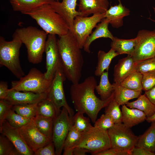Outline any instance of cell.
<instances>
[{
  "label": "cell",
  "mask_w": 155,
  "mask_h": 155,
  "mask_svg": "<svg viewBox=\"0 0 155 155\" xmlns=\"http://www.w3.org/2000/svg\"><path fill=\"white\" fill-rule=\"evenodd\" d=\"M97 85L93 76H90L82 82L72 84L70 88L71 98L77 112L86 114L94 123L99 112L105 108L114 99V92L108 99L102 100L95 95Z\"/></svg>",
  "instance_id": "6da1fadb"
},
{
  "label": "cell",
  "mask_w": 155,
  "mask_h": 155,
  "mask_svg": "<svg viewBox=\"0 0 155 155\" xmlns=\"http://www.w3.org/2000/svg\"><path fill=\"white\" fill-rule=\"evenodd\" d=\"M57 44L60 67L66 78L72 84L79 82L84 63L81 49L70 30L59 36Z\"/></svg>",
  "instance_id": "7a4b0ae2"
},
{
  "label": "cell",
  "mask_w": 155,
  "mask_h": 155,
  "mask_svg": "<svg viewBox=\"0 0 155 155\" xmlns=\"http://www.w3.org/2000/svg\"><path fill=\"white\" fill-rule=\"evenodd\" d=\"M22 14L30 16L48 34L65 35L70 30L67 24L51 4L43 5Z\"/></svg>",
  "instance_id": "3957f363"
},
{
  "label": "cell",
  "mask_w": 155,
  "mask_h": 155,
  "mask_svg": "<svg viewBox=\"0 0 155 155\" xmlns=\"http://www.w3.org/2000/svg\"><path fill=\"white\" fill-rule=\"evenodd\" d=\"M13 34L25 44L29 61L33 64L40 63L48 34L43 30L31 26L17 28Z\"/></svg>",
  "instance_id": "277c9868"
},
{
  "label": "cell",
  "mask_w": 155,
  "mask_h": 155,
  "mask_svg": "<svg viewBox=\"0 0 155 155\" xmlns=\"http://www.w3.org/2000/svg\"><path fill=\"white\" fill-rule=\"evenodd\" d=\"M12 40L7 41L0 36V64L8 69L18 78L25 75L20 65V51L22 43L15 35Z\"/></svg>",
  "instance_id": "5b68a950"
},
{
  "label": "cell",
  "mask_w": 155,
  "mask_h": 155,
  "mask_svg": "<svg viewBox=\"0 0 155 155\" xmlns=\"http://www.w3.org/2000/svg\"><path fill=\"white\" fill-rule=\"evenodd\" d=\"M52 81L45 78L44 73L34 67L30 70L27 75L19 80L12 81L11 88L21 92L46 93Z\"/></svg>",
  "instance_id": "8992f818"
},
{
  "label": "cell",
  "mask_w": 155,
  "mask_h": 155,
  "mask_svg": "<svg viewBox=\"0 0 155 155\" xmlns=\"http://www.w3.org/2000/svg\"><path fill=\"white\" fill-rule=\"evenodd\" d=\"M75 147L86 149L93 155L111 148L108 131L93 126L89 130L82 133Z\"/></svg>",
  "instance_id": "52a82bcc"
},
{
  "label": "cell",
  "mask_w": 155,
  "mask_h": 155,
  "mask_svg": "<svg viewBox=\"0 0 155 155\" xmlns=\"http://www.w3.org/2000/svg\"><path fill=\"white\" fill-rule=\"evenodd\" d=\"M107 131L111 148L129 152L131 155V151L135 146L138 137L134 135L130 128L122 123L115 124Z\"/></svg>",
  "instance_id": "ba28073f"
},
{
  "label": "cell",
  "mask_w": 155,
  "mask_h": 155,
  "mask_svg": "<svg viewBox=\"0 0 155 155\" xmlns=\"http://www.w3.org/2000/svg\"><path fill=\"white\" fill-rule=\"evenodd\" d=\"M105 13L93 14L90 17L81 15L75 18L71 32L80 47L83 48L84 43L97 24L104 18Z\"/></svg>",
  "instance_id": "9c48e42d"
},
{
  "label": "cell",
  "mask_w": 155,
  "mask_h": 155,
  "mask_svg": "<svg viewBox=\"0 0 155 155\" xmlns=\"http://www.w3.org/2000/svg\"><path fill=\"white\" fill-rule=\"evenodd\" d=\"M66 78L60 66L56 72L47 93L46 98L54 104L59 115L60 108H65L69 116L72 117L74 111L67 101L63 88V83Z\"/></svg>",
  "instance_id": "30bf717a"
},
{
  "label": "cell",
  "mask_w": 155,
  "mask_h": 155,
  "mask_svg": "<svg viewBox=\"0 0 155 155\" xmlns=\"http://www.w3.org/2000/svg\"><path fill=\"white\" fill-rule=\"evenodd\" d=\"M73 125L72 117L69 116L67 109L63 107L53 123L52 141L55 146L56 155L61 154L64 142Z\"/></svg>",
  "instance_id": "8fae6325"
},
{
  "label": "cell",
  "mask_w": 155,
  "mask_h": 155,
  "mask_svg": "<svg viewBox=\"0 0 155 155\" xmlns=\"http://www.w3.org/2000/svg\"><path fill=\"white\" fill-rule=\"evenodd\" d=\"M137 42L132 55L134 61L138 62L155 57V30L139 31Z\"/></svg>",
  "instance_id": "7c38bea8"
},
{
  "label": "cell",
  "mask_w": 155,
  "mask_h": 155,
  "mask_svg": "<svg viewBox=\"0 0 155 155\" xmlns=\"http://www.w3.org/2000/svg\"><path fill=\"white\" fill-rule=\"evenodd\" d=\"M56 35L48 34L44 52L46 55V71L44 73L45 78L52 81L60 66L59 52Z\"/></svg>",
  "instance_id": "4fadbf2b"
},
{
  "label": "cell",
  "mask_w": 155,
  "mask_h": 155,
  "mask_svg": "<svg viewBox=\"0 0 155 155\" xmlns=\"http://www.w3.org/2000/svg\"><path fill=\"white\" fill-rule=\"evenodd\" d=\"M18 129L26 144L34 152L53 142L38 130L32 119L30 122Z\"/></svg>",
  "instance_id": "5bb4252c"
},
{
  "label": "cell",
  "mask_w": 155,
  "mask_h": 155,
  "mask_svg": "<svg viewBox=\"0 0 155 155\" xmlns=\"http://www.w3.org/2000/svg\"><path fill=\"white\" fill-rule=\"evenodd\" d=\"M0 132L12 143L21 155H34V152L26 144L18 129L11 126L6 120L0 126Z\"/></svg>",
  "instance_id": "9a60e30c"
},
{
  "label": "cell",
  "mask_w": 155,
  "mask_h": 155,
  "mask_svg": "<svg viewBox=\"0 0 155 155\" xmlns=\"http://www.w3.org/2000/svg\"><path fill=\"white\" fill-rule=\"evenodd\" d=\"M60 2L55 1L51 4L53 9L60 15L72 30L75 18L82 14L76 9L77 0H62Z\"/></svg>",
  "instance_id": "2e32d148"
},
{
  "label": "cell",
  "mask_w": 155,
  "mask_h": 155,
  "mask_svg": "<svg viewBox=\"0 0 155 155\" xmlns=\"http://www.w3.org/2000/svg\"><path fill=\"white\" fill-rule=\"evenodd\" d=\"M47 97L46 93L37 94L9 89L5 99L13 105L37 103Z\"/></svg>",
  "instance_id": "e0dca14e"
},
{
  "label": "cell",
  "mask_w": 155,
  "mask_h": 155,
  "mask_svg": "<svg viewBox=\"0 0 155 155\" xmlns=\"http://www.w3.org/2000/svg\"><path fill=\"white\" fill-rule=\"evenodd\" d=\"M78 11L84 16L102 14L108 9V0H79Z\"/></svg>",
  "instance_id": "ac0fdd59"
},
{
  "label": "cell",
  "mask_w": 155,
  "mask_h": 155,
  "mask_svg": "<svg viewBox=\"0 0 155 155\" xmlns=\"http://www.w3.org/2000/svg\"><path fill=\"white\" fill-rule=\"evenodd\" d=\"M135 62L131 55H128L120 59L114 69V83L120 84L127 76L135 70Z\"/></svg>",
  "instance_id": "d6986e66"
},
{
  "label": "cell",
  "mask_w": 155,
  "mask_h": 155,
  "mask_svg": "<svg viewBox=\"0 0 155 155\" xmlns=\"http://www.w3.org/2000/svg\"><path fill=\"white\" fill-rule=\"evenodd\" d=\"M118 5L111 6L105 12L104 17L107 19L112 26L118 28L123 25V19L129 16L130 11L122 5L121 0H118Z\"/></svg>",
  "instance_id": "ffe728a7"
},
{
  "label": "cell",
  "mask_w": 155,
  "mask_h": 155,
  "mask_svg": "<svg viewBox=\"0 0 155 155\" xmlns=\"http://www.w3.org/2000/svg\"><path fill=\"white\" fill-rule=\"evenodd\" d=\"M109 21L104 18L97 25L94 31L87 38L83 46V49L86 52L90 53V46L92 42L100 38H108L111 40L114 38L108 29Z\"/></svg>",
  "instance_id": "44dd1931"
},
{
  "label": "cell",
  "mask_w": 155,
  "mask_h": 155,
  "mask_svg": "<svg viewBox=\"0 0 155 155\" xmlns=\"http://www.w3.org/2000/svg\"><path fill=\"white\" fill-rule=\"evenodd\" d=\"M121 111L122 123L126 127L130 128L143 122L147 118L143 111L137 109L129 108L126 104L122 105Z\"/></svg>",
  "instance_id": "7402d4cb"
},
{
  "label": "cell",
  "mask_w": 155,
  "mask_h": 155,
  "mask_svg": "<svg viewBox=\"0 0 155 155\" xmlns=\"http://www.w3.org/2000/svg\"><path fill=\"white\" fill-rule=\"evenodd\" d=\"M114 91V100L120 105L126 104L131 99L137 98L142 91H134L122 86L120 84H113Z\"/></svg>",
  "instance_id": "603a6c76"
},
{
  "label": "cell",
  "mask_w": 155,
  "mask_h": 155,
  "mask_svg": "<svg viewBox=\"0 0 155 155\" xmlns=\"http://www.w3.org/2000/svg\"><path fill=\"white\" fill-rule=\"evenodd\" d=\"M13 10L22 13L46 4H51L54 0H9Z\"/></svg>",
  "instance_id": "cb8c5ba5"
},
{
  "label": "cell",
  "mask_w": 155,
  "mask_h": 155,
  "mask_svg": "<svg viewBox=\"0 0 155 155\" xmlns=\"http://www.w3.org/2000/svg\"><path fill=\"white\" fill-rule=\"evenodd\" d=\"M137 42V37L129 39H124L115 37L111 43V48L119 55L126 54L132 55Z\"/></svg>",
  "instance_id": "d4e9b609"
},
{
  "label": "cell",
  "mask_w": 155,
  "mask_h": 155,
  "mask_svg": "<svg viewBox=\"0 0 155 155\" xmlns=\"http://www.w3.org/2000/svg\"><path fill=\"white\" fill-rule=\"evenodd\" d=\"M119 55L111 48L107 52L99 50L97 54L98 63L94 72L95 75L100 76L105 71H108L112 60Z\"/></svg>",
  "instance_id": "484cf974"
},
{
  "label": "cell",
  "mask_w": 155,
  "mask_h": 155,
  "mask_svg": "<svg viewBox=\"0 0 155 155\" xmlns=\"http://www.w3.org/2000/svg\"><path fill=\"white\" fill-rule=\"evenodd\" d=\"M126 105L129 108L137 109L143 111L147 118L151 117L155 113V105L144 94L140 95L134 101L128 102Z\"/></svg>",
  "instance_id": "4316f807"
},
{
  "label": "cell",
  "mask_w": 155,
  "mask_h": 155,
  "mask_svg": "<svg viewBox=\"0 0 155 155\" xmlns=\"http://www.w3.org/2000/svg\"><path fill=\"white\" fill-rule=\"evenodd\" d=\"M135 146L142 147L150 151H155V121L151 122L150 127L142 135L138 137Z\"/></svg>",
  "instance_id": "83f0119b"
},
{
  "label": "cell",
  "mask_w": 155,
  "mask_h": 155,
  "mask_svg": "<svg viewBox=\"0 0 155 155\" xmlns=\"http://www.w3.org/2000/svg\"><path fill=\"white\" fill-rule=\"evenodd\" d=\"M54 120L52 118L38 115L32 119L34 124L38 130L52 140Z\"/></svg>",
  "instance_id": "f1b7e54d"
},
{
  "label": "cell",
  "mask_w": 155,
  "mask_h": 155,
  "mask_svg": "<svg viewBox=\"0 0 155 155\" xmlns=\"http://www.w3.org/2000/svg\"><path fill=\"white\" fill-rule=\"evenodd\" d=\"M95 90L102 100L107 99L113 94V85L109 81L108 71L104 72L100 75L99 83L97 85Z\"/></svg>",
  "instance_id": "f546056e"
},
{
  "label": "cell",
  "mask_w": 155,
  "mask_h": 155,
  "mask_svg": "<svg viewBox=\"0 0 155 155\" xmlns=\"http://www.w3.org/2000/svg\"><path fill=\"white\" fill-rule=\"evenodd\" d=\"M142 74L134 71L120 84L123 86L130 90L142 91Z\"/></svg>",
  "instance_id": "4dcf8cb0"
},
{
  "label": "cell",
  "mask_w": 155,
  "mask_h": 155,
  "mask_svg": "<svg viewBox=\"0 0 155 155\" xmlns=\"http://www.w3.org/2000/svg\"><path fill=\"white\" fill-rule=\"evenodd\" d=\"M37 115L55 119L58 115L54 104L47 98L38 103Z\"/></svg>",
  "instance_id": "1f68e13d"
},
{
  "label": "cell",
  "mask_w": 155,
  "mask_h": 155,
  "mask_svg": "<svg viewBox=\"0 0 155 155\" xmlns=\"http://www.w3.org/2000/svg\"><path fill=\"white\" fill-rule=\"evenodd\" d=\"M37 104L13 105L12 108L22 116L32 119L37 115Z\"/></svg>",
  "instance_id": "d6a6232c"
},
{
  "label": "cell",
  "mask_w": 155,
  "mask_h": 155,
  "mask_svg": "<svg viewBox=\"0 0 155 155\" xmlns=\"http://www.w3.org/2000/svg\"><path fill=\"white\" fill-rule=\"evenodd\" d=\"M32 119L26 118L17 113L12 108L8 111L5 118V120L11 126L17 129L27 124Z\"/></svg>",
  "instance_id": "836d02e7"
},
{
  "label": "cell",
  "mask_w": 155,
  "mask_h": 155,
  "mask_svg": "<svg viewBox=\"0 0 155 155\" xmlns=\"http://www.w3.org/2000/svg\"><path fill=\"white\" fill-rule=\"evenodd\" d=\"M119 106L113 99L105 107V114L110 116L115 124L122 123L123 115Z\"/></svg>",
  "instance_id": "e575fe53"
},
{
  "label": "cell",
  "mask_w": 155,
  "mask_h": 155,
  "mask_svg": "<svg viewBox=\"0 0 155 155\" xmlns=\"http://www.w3.org/2000/svg\"><path fill=\"white\" fill-rule=\"evenodd\" d=\"M84 114L77 112L72 117L73 125L82 133L88 131L93 126L91 124L90 119L84 116Z\"/></svg>",
  "instance_id": "d590c367"
},
{
  "label": "cell",
  "mask_w": 155,
  "mask_h": 155,
  "mask_svg": "<svg viewBox=\"0 0 155 155\" xmlns=\"http://www.w3.org/2000/svg\"><path fill=\"white\" fill-rule=\"evenodd\" d=\"M0 155H21L12 143L2 134L0 136Z\"/></svg>",
  "instance_id": "8d00e7d4"
},
{
  "label": "cell",
  "mask_w": 155,
  "mask_h": 155,
  "mask_svg": "<svg viewBox=\"0 0 155 155\" xmlns=\"http://www.w3.org/2000/svg\"><path fill=\"white\" fill-rule=\"evenodd\" d=\"M82 133L73 125L70 129L64 142L63 150L69 148H74L80 139Z\"/></svg>",
  "instance_id": "74e56055"
},
{
  "label": "cell",
  "mask_w": 155,
  "mask_h": 155,
  "mask_svg": "<svg viewBox=\"0 0 155 155\" xmlns=\"http://www.w3.org/2000/svg\"><path fill=\"white\" fill-rule=\"evenodd\" d=\"M135 70L142 74L155 71V57L135 62Z\"/></svg>",
  "instance_id": "f35d334b"
},
{
  "label": "cell",
  "mask_w": 155,
  "mask_h": 155,
  "mask_svg": "<svg viewBox=\"0 0 155 155\" xmlns=\"http://www.w3.org/2000/svg\"><path fill=\"white\" fill-rule=\"evenodd\" d=\"M94 123V126L105 131H108L115 124L111 117L105 114L102 115Z\"/></svg>",
  "instance_id": "ab89813d"
},
{
  "label": "cell",
  "mask_w": 155,
  "mask_h": 155,
  "mask_svg": "<svg viewBox=\"0 0 155 155\" xmlns=\"http://www.w3.org/2000/svg\"><path fill=\"white\" fill-rule=\"evenodd\" d=\"M142 75V90L146 91L155 86V71L149 72Z\"/></svg>",
  "instance_id": "60d3db41"
},
{
  "label": "cell",
  "mask_w": 155,
  "mask_h": 155,
  "mask_svg": "<svg viewBox=\"0 0 155 155\" xmlns=\"http://www.w3.org/2000/svg\"><path fill=\"white\" fill-rule=\"evenodd\" d=\"M13 105L5 99L0 100V126L5 120V117L9 110L12 108Z\"/></svg>",
  "instance_id": "b9f144b4"
},
{
  "label": "cell",
  "mask_w": 155,
  "mask_h": 155,
  "mask_svg": "<svg viewBox=\"0 0 155 155\" xmlns=\"http://www.w3.org/2000/svg\"><path fill=\"white\" fill-rule=\"evenodd\" d=\"M34 155H56L53 142H51L46 145L40 148L34 152Z\"/></svg>",
  "instance_id": "7bdbcfd3"
},
{
  "label": "cell",
  "mask_w": 155,
  "mask_h": 155,
  "mask_svg": "<svg viewBox=\"0 0 155 155\" xmlns=\"http://www.w3.org/2000/svg\"><path fill=\"white\" fill-rule=\"evenodd\" d=\"M94 155H131V154L129 152L121 151L111 148L95 153Z\"/></svg>",
  "instance_id": "ee69618b"
},
{
  "label": "cell",
  "mask_w": 155,
  "mask_h": 155,
  "mask_svg": "<svg viewBox=\"0 0 155 155\" xmlns=\"http://www.w3.org/2000/svg\"><path fill=\"white\" fill-rule=\"evenodd\" d=\"M131 155H155V153L144 147L135 146L131 151Z\"/></svg>",
  "instance_id": "f6af8a7d"
},
{
  "label": "cell",
  "mask_w": 155,
  "mask_h": 155,
  "mask_svg": "<svg viewBox=\"0 0 155 155\" xmlns=\"http://www.w3.org/2000/svg\"><path fill=\"white\" fill-rule=\"evenodd\" d=\"M8 86L7 82L1 81L0 82V99H5L8 92Z\"/></svg>",
  "instance_id": "bcb514c9"
},
{
  "label": "cell",
  "mask_w": 155,
  "mask_h": 155,
  "mask_svg": "<svg viewBox=\"0 0 155 155\" xmlns=\"http://www.w3.org/2000/svg\"><path fill=\"white\" fill-rule=\"evenodd\" d=\"M144 94L150 101L155 105V86L149 90L145 91Z\"/></svg>",
  "instance_id": "7dc6e473"
},
{
  "label": "cell",
  "mask_w": 155,
  "mask_h": 155,
  "mask_svg": "<svg viewBox=\"0 0 155 155\" xmlns=\"http://www.w3.org/2000/svg\"><path fill=\"white\" fill-rule=\"evenodd\" d=\"M89 152L88 151L84 148L75 147L74 148L73 151L74 155H85L86 153Z\"/></svg>",
  "instance_id": "c3c4849f"
},
{
  "label": "cell",
  "mask_w": 155,
  "mask_h": 155,
  "mask_svg": "<svg viewBox=\"0 0 155 155\" xmlns=\"http://www.w3.org/2000/svg\"><path fill=\"white\" fill-rule=\"evenodd\" d=\"M74 148H69L64 150L63 155H73Z\"/></svg>",
  "instance_id": "681fc988"
},
{
  "label": "cell",
  "mask_w": 155,
  "mask_h": 155,
  "mask_svg": "<svg viewBox=\"0 0 155 155\" xmlns=\"http://www.w3.org/2000/svg\"><path fill=\"white\" fill-rule=\"evenodd\" d=\"M154 11L155 13V7H154L153 8Z\"/></svg>",
  "instance_id": "f907efd6"
},
{
  "label": "cell",
  "mask_w": 155,
  "mask_h": 155,
  "mask_svg": "<svg viewBox=\"0 0 155 155\" xmlns=\"http://www.w3.org/2000/svg\"><path fill=\"white\" fill-rule=\"evenodd\" d=\"M54 0L56 1H59L60 0Z\"/></svg>",
  "instance_id": "816d5d0a"
}]
</instances>
